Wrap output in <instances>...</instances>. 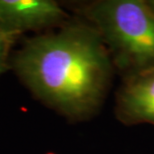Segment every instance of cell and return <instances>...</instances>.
<instances>
[{"label": "cell", "mask_w": 154, "mask_h": 154, "mask_svg": "<svg viewBox=\"0 0 154 154\" xmlns=\"http://www.w3.org/2000/svg\"><path fill=\"white\" fill-rule=\"evenodd\" d=\"M12 63L35 97L71 120L96 113L115 70L97 30L79 21L27 39Z\"/></svg>", "instance_id": "obj_1"}, {"label": "cell", "mask_w": 154, "mask_h": 154, "mask_svg": "<svg viewBox=\"0 0 154 154\" xmlns=\"http://www.w3.org/2000/svg\"><path fill=\"white\" fill-rule=\"evenodd\" d=\"M82 13L124 79L154 68V14L145 0H98Z\"/></svg>", "instance_id": "obj_2"}, {"label": "cell", "mask_w": 154, "mask_h": 154, "mask_svg": "<svg viewBox=\"0 0 154 154\" xmlns=\"http://www.w3.org/2000/svg\"><path fill=\"white\" fill-rule=\"evenodd\" d=\"M67 17L61 6L51 0H0V25L13 39L26 31L60 27Z\"/></svg>", "instance_id": "obj_3"}, {"label": "cell", "mask_w": 154, "mask_h": 154, "mask_svg": "<svg viewBox=\"0 0 154 154\" xmlns=\"http://www.w3.org/2000/svg\"><path fill=\"white\" fill-rule=\"evenodd\" d=\"M115 115L125 125H154V68L124 79L116 94Z\"/></svg>", "instance_id": "obj_4"}, {"label": "cell", "mask_w": 154, "mask_h": 154, "mask_svg": "<svg viewBox=\"0 0 154 154\" xmlns=\"http://www.w3.org/2000/svg\"><path fill=\"white\" fill-rule=\"evenodd\" d=\"M13 38L9 36L0 25V69L3 72L8 67V54Z\"/></svg>", "instance_id": "obj_5"}, {"label": "cell", "mask_w": 154, "mask_h": 154, "mask_svg": "<svg viewBox=\"0 0 154 154\" xmlns=\"http://www.w3.org/2000/svg\"><path fill=\"white\" fill-rule=\"evenodd\" d=\"M145 3L154 14V0H145Z\"/></svg>", "instance_id": "obj_6"}, {"label": "cell", "mask_w": 154, "mask_h": 154, "mask_svg": "<svg viewBox=\"0 0 154 154\" xmlns=\"http://www.w3.org/2000/svg\"><path fill=\"white\" fill-rule=\"evenodd\" d=\"M2 73H3V71H2V70H1V69H0V75H1V74H2Z\"/></svg>", "instance_id": "obj_7"}]
</instances>
